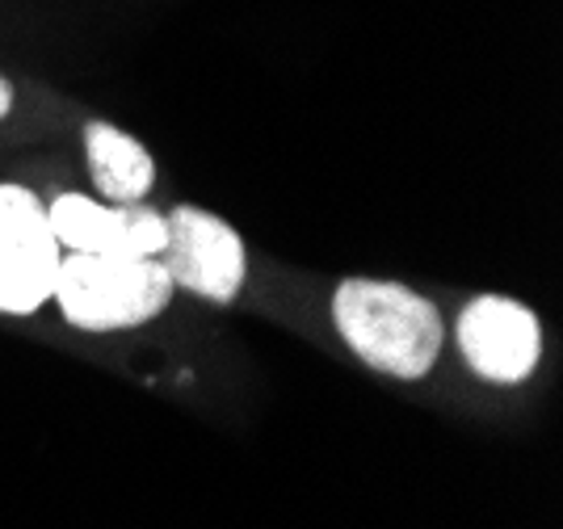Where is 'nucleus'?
<instances>
[{"label": "nucleus", "mask_w": 563, "mask_h": 529, "mask_svg": "<svg viewBox=\"0 0 563 529\" xmlns=\"http://www.w3.org/2000/svg\"><path fill=\"white\" fill-rule=\"evenodd\" d=\"M332 323L366 366L404 383H417L438 366L446 341L433 302L404 282L378 277H345L332 295Z\"/></svg>", "instance_id": "1"}, {"label": "nucleus", "mask_w": 563, "mask_h": 529, "mask_svg": "<svg viewBox=\"0 0 563 529\" xmlns=\"http://www.w3.org/2000/svg\"><path fill=\"white\" fill-rule=\"evenodd\" d=\"M51 299L80 332H126L165 311L173 282L156 256L64 253Z\"/></svg>", "instance_id": "2"}, {"label": "nucleus", "mask_w": 563, "mask_h": 529, "mask_svg": "<svg viewBox=\"0 0 563 529\" xmlns=\"http://www.w3.org/2000/svg\"><path fill=\"white\" fill-rule=\"evenodd\" d=\"M165 265L173 290L181 286L189 295L228 307L244 290L249 256L244 240L232 223L202 207H173L165 214V249L156 253Z\"/></svg>", "instance_id": "3"}, {"label": "nucleus", "mask_w": 563, "mask_h": 529, "mask_svg": "<svg viewBox=\"0 0 563 529\" xmlns=\"http://www.w3.org/2000/svg\"><path fill=\"white\" fill-rule=\"evenodd\" d=\"M59 261L43 198L25 185H0V311L34 316L55 290Z\"/></svg>", "instance_id": "4"}, {"label": "nucleus", "mask_w": 563, "mask_h": 529, "mask_svg": "<svg viewBox=\"0 0 563 529\" xmlns=\"http://www.w3.org/2000/svg\"><path fill=\"white\" fill-rule=\"evenodd\" d=\"M459 353L484 383L514 387L542 362L539 316L505 295H479L459 311Z\"/></svg>", "instance_id": "5"}, {"label": "nucleus", "mask_w": 563, "mask_h": 529, "mask_svg": "<svg viewBox=\"0 0 563 529\" xmlns=\"http://www.w3.org/2000/svg\"><path fill=\"white\" fill-rule=\"evenodd\" d=\"M51 231L64 253L156 256L165 249V214L152 207H101L85 194H59L47 207Z\"/></svg>", "instance_id": "6"}, {"label": "nucleus", "mask_w": 563, "mask_h": 529, "mask_svg": "<svg viewBox=\"0 0 563 529\" xmlns=\"http://www.w3.org/2000/svg\"><path fill=\"white\" fill-rule=\"evenodd\" d=\"M85 156H89V177L97 194L114 207H135L147 198L156 181V161L135 135L118 131L110 122H89L85 126Z\"/></svg>", "instance_id": "7"}, {"label": "nucleus", "mask_w": 563, "mask_h": 529, "mask_svg": "<svg viewBox=\"0 0 563 529\" xmlns=\"http://www.w3.org/2000/svg\"><path fill=\"white\" fill-rule=\"evenodd\" d=\"M9 110H13V85H9L4 71H0V118H9Z\"/></svg>", "instance_id": "8"}]
</instances>
